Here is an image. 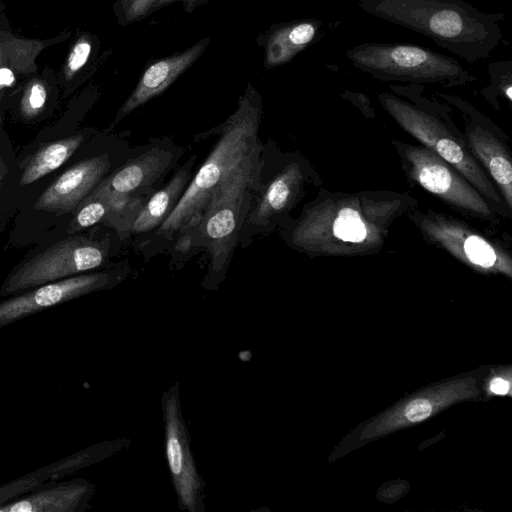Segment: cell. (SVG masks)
I'll use <instances>...</instances> for the list:
<instances>
[{
  "label": "cell",
  "mask_w": 512,
  "mask_h": 512,
  "mask_svg": "<svg viewBox=\"0 0 512 512\" xmlns=\"http://www.w3.org/2000/svg\"><path fill=\"white\" fill-rule=\"evenodd\" d=\"M85 478L56 482L0 503V512H85L95 493Z\"/></svg>",
  "instance_id": "cell-15"
},
{
  "label": "cell",
  "mask_w": 512,
  "mask_h": 512,
  "mask_svg": "<svg viewBox=\"0 0 512 512\" xmlns=\"http://www.w3.org/2000/svg\"><path fill=\"white\" fill-rule=\"evenodd\" d=\"M131 269L122 264L109 270L78 274L46 283L0 302V329L25 317L75 298L115 287Z\"/></svg>",
  "instance_id": "cell-11"
},
{
  "label": "cell",
  "mask_w": 512,
  "mask_h": 512,
  "mask_svg": "<svg viewBox=\"0 0 512 512\" xmlns=\"http://www.w3.org/2000/svg\"><path fill=\"white\" fill-rule=\"evenodd\" d=\"M82 142L81 135H74L41 147L23 169L20 184H31L56 170L72 156Z\"/></svg>",
  "instance_id": "cell-20"
},
{
  "label": "cell",
  "mask_w": 512,
  "mask_h": 512,
  "mask_svg": "<svg viewBox=\"0 0 512 512\" xmlns=\"http://www.w3.org/2000/svg\"><path fill=\"white\" fill-rule=\"evenodd\" d=\"M415 220L426 239L481 273L512 275V258L500 244L452 216L427 211Z\"/></svg>",
  "instance_id": "cell-10"
},
{
  "label": "cell",
  "mask_w": 512,
  "mask_h": 512,
  "mask_svg": "<svg viewBox=\"0 0 512 512\" xmlns=\"http://www.w3.org/2000/svg\"><path fill=\"white\" fill-rule=\"evenodd\" d=\"M7 175V167L4 163V161L2 160V158H0V187H1V184L4 180V178L6 177Z\"/></svg>",
  "instance_id": "cell-28"
},
{
  "label": "cell",
  "mask_w": 512,
  "mask_h": 512,
  "mask_svg": "<svg viewBox=\"0 0 512 512\" xmlns=\"http://www.w3.org/2000/svg\"><path fill=\"white\" fill-rule=\"evenodd\" d=\"M47 90L44 83L38 79L32 80L26 87L21 101L20 111L25 118L36 117L44 108Z\"/></svg>",
  "instance_id": "cell-21"
},
{
  "label": "cell",
  "mask_w": 512,
  "mask_h": 512,
  "mask_svg": "<svg viewBox=\"0 0 512 512\" xmlns=\"http://www.w3.org/2000/svg\"><path fill=\"white\" fill-rule=\"evenodd\" d=\"M15 80L14 74L7 68L0 69V90L13 84Z\"/></svg>",
  "instance_id": "cell-27"
},
{
  "label": "cell",
  "mask_w": 512,
  "mask_h": 512,
  "mask_svg": "<svg viewBox=\"0 0 512 512\" xmlns=\"http://www.w3.org/2000/svg\"><path fill=\"white\" fill-rule=\"evenodd\" d=\"M168 1L172 0H126L122 4L125 19L127 22L137 20Z\"/></svg>",
  "instance_id": "cell-24"
},
{
  "label": "cell",
  "mask_w": 512,
  "mask_h": 512,
  "mask_svg": "<svg viewBox=\"0 0 512 512\" xmlns=\"http://www.w3.org/2000/svg\"><path fill=\"white\" fill-rule=\"evenodd\" d=\"M261 115V97L248 84L236 110L219 127L220 136L208 157L194 172L172 213L150 234L148 244L162 250L192 232L223 178L261 144Z\"/></svg>",
  "instance_id": "cell-2"
},
{
  "label": "cell",
  "mask_w": 512,
  "mask_h": 512,
  "mask_svg": "<svg viewBox=\"0 0 512 512\" xmlns=\"http://www.w3.org/2000/svg\"><path fill=\"white\" fill-rule=\"evenodd\" d=\"M352 65L383 81L459 86L475 81L454 58L407 43H362L349 48Z\"/></svg>",
  "instance_id": "cell-5"
},
{
  "label": "cell",
  "mask_w": 512,
  "mask_h": 512,
  "mask_svg": "<svg viewBox=\"0 0 512 512\" xmlns=\"http://www.w3.org/2000/svg\"><path fill=\"white\" fill-rule=\"evenodd\" d=\"M358 5L367 14L427 36L471 64L488 58L503 37V13H484L465 0H359Z\"/></svg>",
  "instance_id": "cell-3"
},
{
  "label": "cell",
  "mask_w": 512,
  "mask_h": 512,
  "mask_svg": "<svg viewBox=\"0 0 512 512\" xmlns=\"http://www.w3.org/2000/svg\"><path fill=\"white\" fill-rule=\"evenodd\" d=\"M126 0H121V4H123Z\"/></svg>",
  "instance_id": "cell-30"
},
{
  "label": "cell",
  "mask_w": 512,
  "mask_h": 512,
  "mask_svg": "<svg viewBox=\"0 0 512 512\" xmlns=\"http://www.w3.org/2000/svg\"><path fill=\"white\" fill-rule=\"evenodd\" d=\"M467 139L471 154L485 167L511 211L512 164L508 151L498 139L481 127L470 130Z\"/></svg>",
  "instance_id": "cell-18"
},
{
  "label": "cell",
  "mask_w": 512,
  "mask_h": 512,
  "mask_svg": "<svg viewBox=\"0 0 512 512\" xmlns=\"http://www.w3.org/2000/svg\"><path fill=\"white\" fill-rule=\"evenodd\" d=\"M109 241L84 236L68 237L35 255L15 269L0 288L1 296H13L31 288L58 281L105 263Z\"/></svg>",
  "instance_id": "cell-8"
},
{
  "label": "cell",
  "mask_w": 512,
  "mask_h": 512,
  "mask_svg": "<svg viewBox=\"0 0 512 512\" xmlns=\"http://www.w3.org/2000/svg\"><path fill=\"white\" fill-rule=\"evenodd\" d=\"M182 154V147L171 141L156 140L154 145L128 158L112 174L102 179L89 195H151L154 184L172 170Z\"/></svg>",
  "instance_id": "cell-12"
},
{
  "label": "cell",
  "mask_w": 512,
  "mask_h": 512,
  "mask_svg": "<svg viewBox=\"0 0 512 512\" xmlns=\"http://www.w3.org/2000/svg\"><path fill=\"white\" fill-rule=\"evenodd\" d=\"M378 99L404 131L457 169L490 205L505 204L471 152L437 118L388 92L378 94Z\"/></svg>",
  "instance_id": "cell-6"
},
{
  "label": "cell",
  "mask_w": 512,
  "mask_h": 512,
  "mask_svg": "<svg viewBox=\"0 0 512 512\" xmlns=\"http://www.w3.org/2000/svg\"><path fill=\"white\" fill-rule=\"evenodd\" d=\"M324 23L308 18L292 21L276 28L266 45L265 65L268 68L282 65L313 42L320 39Z\"/></svg>",
  "instance_id": "cell-19"
},
{
  "label": "cell",
  "mask_w": 512,
  "mask_h": 512,
  "mask_svg": "<svg viewBox=\"0 0 512 512\" xmlns=\"http://www.w3.org/2000/svg\"><path fill=\"white\" fill-rule=\"evenodd\" d=\"M488 71L491 77L489 88L497 89L498 93L512 101V62L498 61L488 64Z\"/></svg>",
  "instance_id": "cell-22"
},
{
  "label": "cell",
  "mask_w": 512,
  "mask_h": 512,
  "mask_svg": "<svg viewBox=\"0 0 512 512\" xmlns=\"http://www.w3.org/2000/svg\"><path fill=\"white\" fill-rule=\"evenodd\" d=\"M110 167L107 153L82 160L59 176L40 195L35 209L56 214L70 213L105 178Z\"/></svg>",
  "instance_id": "cell-14"
},
{
  "label": "cell",
  "mask_w": 512,
  "mask_h": 512,
  "mask_svg": "<svg viewBox=\"0 0 512 512\" xmlns=\"http://www.w3.org/2000/svg\"><path fill=\"white\" fill-rule=\"evenodd\" d=\"M490 389L495 394L503 395L507 393L509 389V384L501 378H495L494 380H492L490 384Z\"/></svg>",
  "instance_id": "cell-26"
},
{
  "label": "cell",
  "mask_w": 512,
  "mask_h": 512,
  "mask_svg": "<svg viewBox=\"0 0 512 512\" xmlns=\"http://www.w3.org/2000/svg\"><path fill=\"white\" fill-rule=\"evenodd\" d=\"M303 183L304 172L298 162L286 164L266 182L261 179L238 244L244 247L253 236L269 233L293 207L300 196Z\"/></svg>",
  "instance_id": "cell-13"
},
{
  "label": "cell",
  "mask_w": 512,
  "mask_h": 512,
  "mask_svg": "<svg viewBox=\"0 0 512 512\" xmlns=\"http://www.w3.org/2000/svg\"><path fill=\"white\" fill-rule=\"evenodd\" d=\"M263 145L234 167L212 193L198 224L185 238L172 244L186 254L204 248L209 253L202 287L217 290L225 280L239 235L261 183Z\"/></svg>",
  "instance_id": "cell-4"
},
{
  "label": "cell",
  "mask_w": 512,
  "mask_h": 512,
  "mask_svg": "<svg viewBox=\"0 0 512 512\" xmlns=\"http://www.w3.org/2000/svg\"><path fill=\"white\" fill-rule=\"evenodd\" d=\"M172 1H176V0H172ZM181 1H184V2H186L188 4H190V3H195L198 0H181Z\"/></svg>",
  "instance_id": "cell-29"
},
{
  "label": "cell",
  "mask_w": 512,
  "mask_h": 512,
  "mask_svg": "<svg viewBox=\"0 0 512 512\" xmlns=\"http://www.w3.org/2000/svg\"><path fill=\"white\" fill-rule=\"evenodd\" d=\"M180 388V382L175 381L161 397L165 457L179 509L204 512L206 483L198 472L191 450L189 430L181 407Z\"/></svg>",
  "instance_id": "cell-9"
},
{
  "label": "cell",
  "mask_w": 512,
  "mask_h": 512,
  "mask_svg": "<svg viewBox=\"0 0 512 512\" xmlns=\"http://www.w3.org/2000/svg\"><path fill=\"white\" fill-rule=\"evenodd\" d=\"M396 146L411 181L460 213L496 222L490 203L451 164L423 145Z\"/></svg>",
  "instance_id": "cell-7"
},
{
  "label": "cell",
  "mask_w": 512,
  "mask_h": 512,
  "mask_svg": "<svg viewBox=\"0 0 512 512\" xmlns=\"http://www.w3.org/2000/svg\"><path fill=\"white\" fill-rule=\"evenodd\" d=\"M91 42L83 36L73 46L65 68V75L67 79L73 77L87 62L91 53Z\"/></svg>",
  "instance_id": "cell-23"
},
{
  "label": "cell",
  "mask_w": 512,
  "mask_h": 512,
  "mask_svg": "<svg viewBox=\"0 0 512 512\" xmlns=\"http://www.w3.org/2000/svg\"><path fill=\"white\" fill-rule=\"evenodd\" d=\"M196 159V155H191L162 188L148 197L132 223L130 236L152 234L162 225L175 209L192 179Z\"/></svg>",
  "instance_id": "cell-17"
},
{
  "label": "cell",
  "mask_w": 512,
  "mask_h": 512,
  "mask_svg": "<svg viewBox=\"0 0 512 512\" xmlns=\"http://www.w3.org/2000/svg\"><path fill=\"white\" fill-rule=\"evenodd\" d=\"M416 204L407 194H328L286 228V242L310 255L354 256L381 250L392 222Z\"/></svg>",
  "instance_id": "cell-1"
},
{
  "label": "cell",
  "mask_w": 512,
  "mask_h": 512,
  "mask_svg": "<svg viewBox=\"0 0 512 512\" xmlns=\"http://www.w3.org/2000/svg\"><path fill=\"white\" fill-rule=\"evenodd\" d=\"M209 40L202 39L187 50L160 59L142 74L138 84L116 113L113 124H117L135 109L158 96L185 72L205 50Z\"/></svg>",
  "instance_id": "cell-16"
},
{
  "label": "cell",
  "mask_w": 512,
  "mask_h": 512,
  "mask_svg": "<svg viewBox=\"0 0 512 512\" xmlns=\"http://www.w3.org/2000/svg\"><path fill=\"white\" fill-rule=\"evenodd\" d=\"M432 406L426 399L411 401L405 409V416L410 422H419L430 416Z\"/></svg>",
  "instance_id": "cell-25"
}]
</instances>
